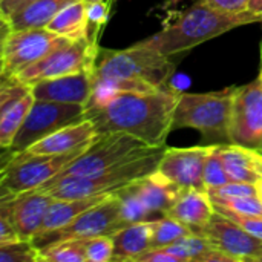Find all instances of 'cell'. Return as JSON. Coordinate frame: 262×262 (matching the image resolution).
Masks as SVG:
<instances>
[{
  "instance_id": "22",
  "label": "cell",
  "mask_w": 262,
  "mask_h": 262,
  "mask_svg": "<svg viewBox=\"0 0 262 262\" xmlns=\"http://www.w3.org/2000/svg\"><path fill=\"white\" fill-rule=\"evenodd\" d=\"M74 0H37L20 11L14 12L8 18L2 20L3 29H32V28H46L49 21Z\"/></svg>"
},
{
  "instance_id": "37",
  "label": "cell",
  "mask_w": 262,
  "mask_h": 262,
  "mask_svg": "<svg viewBox=\"0 0 262 262\" xmlns=\"http://www.w3.org/2000/svg\"><path fill=\"white\" fill-rule=\"evenodd\" d=\"M209 6H213L227 12H243L249 9L250 0H201Z\"/></svg>"
},
{
  "instance_id": "11",
  "label": "cell",
  "mask_w": 262,
  "mask_h": 262,
  "mask_svg": "<svg viewBox=\"0 0 262 262\" xmlns=\"http://www.w3.org/2000/svg\"><path fill=\"white\" fill-rule=\"evenodd\" d=\"M123 227H126V224L121 220L120 200L114 192L104 201L83 212L72 223L54 232L38 235L32 239V243L37 247H43L46 244L64 239H89L101 235L112 236Z\"/></svg>"
},
{
  "instance_id": "41",
  "label": "cell",
  "mask_w": 262,
  "mask_h": 262,
  "mask_svg": "<svg viewBox=\"0 0 262 262\" xmlns=\"http://www.w3.org/2000/svg\"><path fill=\"white\" fill-rule=\"evenodd\" d=\"M249 11L256 12V14L262 15V0H250V3H249Z\"/></svg>"
},
{
  "instance_id": "39",
  "label": "cell",
  "mask_w": 262,
  "mask_h": 262,
  "mask_svg": "<svg viewBox=\"0 0 262 262\" xmlns=\"http://www.w3.org/2000/svg\"><path fill=\"white\" fill-rule=\"evenodd\" d=\"M135 262H180L177 256L170 255L166 249H150L140 255Z\"/></svg>"
},
{
  "instance_id": "2",
  "label": "cell",
  "mask_w": 262,
  "mask_h": 262,
  "mask_svg": "<svg viewBox=\"0 0 262 262\" xmlns=\"http://www.w3.org/2000/svg\"><path fill=\"white\" fill-rule=\"evenodd\" d=\"M258 21H262V15L249 9L243 12H227L209 6L204 2H198L184 11L173 23L137 41V45L172 57L187 52L230 29Z\"/></svg>"
},
{
  "instance_id": "8",
  "label": "cell",
  "mask_w": 262,
  "mask_h": 262,
  "mask_svg": "<svg viewBox=\"0 0 262 262\" xmlns=\"http://www.w3.org/2000/svg\"><path fill=\"white\" fill-rule=\"evenodd\" d=\"M72 40L63 37L48 28L32 29H3L2 52H0V75L9 78L28 66L49 55L52 51L71 43Z\"/></svg>"
},
{
  "instance_id": "30",
  "label": "cell",
  "mask_w": 262,
  "mask_h": 262,
  "mask_svg": "<svg viewBox=\"0 0 262 262\" xmlns=\"http://www.w3.org/2000/svg\"><path fill=\"white\" fill-rule=\"evenodd\" d=\"M227 183H230V178L226 172V167L220 154V144H216L204 166V186H206V190H212Z\"/></svg>"
},
{
  "instance_id": "12",
  "label": "cell",
  "mask_w": 262,
  "mask_h": 262,
  "mask_svg": "<svg viewBox=\"0 0 262 262\" xmlns=\"http://www.w3.org/2000/svg\"><path fill=\"white\" fill-rule=\"evenodd\" d=\"M230 143L250 149L262 146V77L235 88L230 114Z\"/></svg>"
},
{
  "instance_id": "6",
  "label": "cell",
  "mask_w": 262,
  "mask_h": 262,
  "mask_svg": "<svg viewBox=\"0 0 262 262\" xmlns=\"http://www.w3.org/2000/svg\"><path fill=\"white\" fill-rule=\"evenodd\" d=\"M164 147V146H163ZM160 147L149 146L141 140L123 134L106 132L100 134L97 140L74 161H71L57 177H84L107 170L118 164H123L137 157H143L155 152ZM55 178V177H54Z\"/></svg>"
},
{
  "instance_id": "31",
  "label": "cell",
  "mask_w": 262,
  "mask_h": 262,
  "mask_svg": "<svg viewBox=\"0 0 262 262\" xmlns=\"http://www.w3.org/2000/svg\"><path fill=\"white\" fill-rule=\"evenodd\" d=\"M40 261L38 247L32 241L20 239L6 246H0V262H37Z\"/></svg>"
},
{
  "instance_id": "46",
  "label": "cell",
  "mask_w": 262,
  "mask_h": 262,
  "mask_svg": "<svg viewBox=\"0 0 262 262\" xmlns=\"http://www.w3.org/2000/svg\"><path fill=\"white\" fill-rule=\"evenodd\" d=\"M259 75H261V77H262V63H261V72H259Z\"/></svg>"
},
{
  "instance_id": "19",
  "label": "cell",
  "mask_w": 262,
  "mask_h": 262,
  "mask_svg": "<svg viewBox=\"0 0 262 262\" xmlns=\"http://www.w3.org/2000/svg\"><path fill=\"white\" fill-rule=\"evenodd\" d=\"M220 154L230 181L258 184L262 180V155L239 144H220Z\"/></svg>"
},
{
  "instance_id": "21",
  "label": "cell",
  "mask_w": 262,
  "mask_h": 262,
  "mask_svg": "<svg viewBox=\"0 0 262 262\" xmlns=\"http://www.w3.org/2000/svg\"><path fill=\"white\" fill-rule=\"evenodd\" d=\"M154 221H140L120 229L112 235L114 258L112 261H132L152 249Z\"/></svg>"
},
{
  "instance_id": "20",
  "label": "cell",
  "mask_w": 262,
  "mask_h": 262,
  "mask_svg": "<svg viewBox=\"0 0 262 262\" xmlns=\"http://www.w3.org/2000/svg\"><path fill=\"white\" fill-rule=\"evenodd\" d=\"M132 187L143 201V204L147 207V210L154 215L160 213L161 216L167 213L181 190L177 184L169 181L158 170L134 181Z\"/></svg>"
},
{
  "instance_id": "5",
  "label": "cell",
  "mask_w": 262,
  "mask_h": 262,
  "mask_svg": "<svg viewBox=\"0 0 262 262\" xmlns=\"http://www.w3.org/2000/svg\"><path fill=\"white\" fill-rule=\"evenodd\" d=\"M175 71L170 57L137 43L127 49L100 48L95 61L97 78L143 80L157 88H169L167 80Z\"/></svg>"
},
{
  "instance_id": "34",
  "label": "cell",
  "mask_w": 262,
  "mask_h": 262,
  "mask_svg": "<svg viewBox=\"0 0 262 262\" xmlns=\"http://www.w3.org/2000/svg\"><path fill=\"white\" fill-rule=\"evenodd\" d=\"M218 206H223L235 213L247 215V216H262V198L261 195H250V196H238V198H229L218 203H213Z\"/></svg>"
},
{
  "instance_id": "32",
  "label": "cell",
  "mask_w": 262,
  "mask_h": 262,
  "mask_svg": "<svg viewBox=\"0 0 262 262\" xmlns=\"http://www.w3.org/2000/svg\"><path fill=\"white\" fill-rule=\"evenodd\" d=\"M114 258V239L109 235L86 239V262H109Z\"/></svg>"
},
{
  "instance_id": "13",
  "label": "cell",
  "mask_w": 262,
  "mask_h": 262,
  "mask_svg": "<svg viewBox=\"0 0 262 262\" xmlns=\"http://www.w3.org/2000/svg\"><path fill=\"white\" fill-rule=\"evenodd\" d=\"M216 144L195 147H166L158 172L180 189L206 190L204 166Z\"/></svg>"
},
{
  "instance_id": "36",
  "label": "cell",
  "mask_w": 262,
  "mask_h": 262,
  "mask_svg": "<svg viewBox=\"0 0 262 262\" xmlns=\"http://www.w3.org/2000/svg\"><path fill=\"white\" fill-rule=\"evenodd\" d=\"M88 3V2H86ZM109 5L104 2L88 3V18H89V37L98 40V34L101 26L107 21Z\"/></svg>"
},
{
  "instance_id": "28",
  "label": "cell",
  "mask_w": 262,
  "mask_h": 262,
  "mask_svg": "<svg viewBox=\"0 0 262 262\" xmlns=\"http://www.w3.org/2000/svg\"><path fill=\"white\" fill-rule=\"evenodd\" d=\"M193 233L190 227L180 223L178 220L164 215L158 220H154V238H152V249H163L167 247L186 236Z\"/></svg>"
},
{
  "instance_id": "14",
  "label": "cell",
  "mask_w": 262,
  "mask_h": 262,
  "mask_svg": "<svg viewBox=\"0 0 262 262\" xmlns=\"http://www.w3.org/2000/svg\"><path fill=\"white\" fill-rule=\"evenodd\" d=\"M54 198L43 190H29L0 196V215L17 229L21 239L32 241L41 230L46 212Z\"/></svg>"
},
{
  "instance_id": "29",
  "label": "cell",
  "mask_w": 262,
  "mask_h": 262,
  "mask_svg": "<svg viewBox=\"0 0 262 262\" xmlns=\"http://www.w3.org/2000/svg\"><path fill=\"white\" fill-rule=\"evenodd\" d=\"M163 249H166L170 255L177 256L180 262H200L206 253H209L215 247L203 235L193 232L189 236Z\"/></svg>"
},
{
  "instance_id": "17",
  "label": "cell",
  "mask_w": 262,
  "mask_h": 262,
  "mask_svg": "<svg viewBox=\"0 0 262 262\" xmlns=\"http://www.w3.org/2000/svg\"><path fill=\"white\" fill-rule=\"evenodd\" d=\"M98 130L91 120H83L77 124H71L55 130L54 134L45 137L43 140L34 143L29 152L34 154H52V155H64V154H83L98 137Z\"/></svg>"
},
{
  "instance_id": "26",
  "label": "cell",
  "mask_w": 262,
  "mask_h": 262,
  "mask_svg": "<svg viewBox=\"0 0 262 262\" xmlns=\"http://www.w3.org/2000/svg\"><path fill=\"white\" fill-rule=\"evenodd\" d=\"M40 261L86 262V239H64L38 247Z\"/></svg>"
},
{
  "instance_id": "18",
  "label": "cell",
  "mask_w": 262,
  "mask_h": 262,
  "mask_svg": "<svg viewBox=\"0 0 262 262\" xmlns=\"http://www.w3.org/2000/svg\"><path fill=\"white\" fill-rule=\"evenodd\" d=\"M215 213L213 203L207 190L198 189H181L175 203L166 215L178 220L180 223L190 227L193 232L204 229Z\"/></svg>"
},
{
  "instance_id": "3",
  "label": "cell",
  "mask_w": 262,
  "mask_h": 262,
  "mask_svg": "<svg viewBox=\"0 0 262 262\" xmlns=\"http://www.w3.org/2000/svg\"><path fill=\"white\" fill-rule=\"evenodd\" d=\"M164 150L166 146L157 149L152 154L137 157L123 164L92 175L55 177L49 180L46 184H43L38 190L49 193L55 200H78L104 193H114L123 189L124 186L157 172Z\"/></svg>"
},
{
  "instance_id": "24",
  "label": "cell",
  "mask_w": 262,
  "mask_h": 262,
  "mask_svg": "<svg viewBox=\"0 0 262 262\" xmlns=\"http://www.w3.org/2000/svg\"><path fill=\"white\" fill-rule=\"evenodd\" d=\"M46 28L71 40L89 37L88 3L84 0L71 2L49 21Z\"/></svg>"
},
{
  "instance_id": "4",
  "label": "cell",
  "mask_w": 262,
  "mask_h": 262,
  "mask_svg": "<svg viewBox=\"0 0 262 262\" xmlns=\"http://www.w3.org/2000/svg\"><path fill=\"white\" fill-rule=\"evenodd\" d=\"M233 92L235 88L206 94H178L172 130L189 127L201 132L204 140H212L213 144H229Z\"/></svg>"
},
{
  "instance_id": "16",
  "label": "cell",
  "mask_w": 262,
  "mask_h": 262,
  "mask_svg": "<svg viewBox=\"0 0 262 262\" xmlns=\"http://www.w3.org/2000/svg\"><path fill=\"white\" fill-rule=\"evenodd\" d=\"M94 83L95 69H88L75 74L41 80L34 83L31 88L35 100L86 106L94 92Z\"/></svg>"
},
{
  "instance_id": "45",
  "label": "cell",
  "mask_w": 262,
  "mask_h": 262,
  "mask_svg": "<svg viewBox=\"0 0 262 262\" xmlns=\"http://www.w3.org/2000/svg\"><path fill=\"white\" fill-rule=\"evenodd\" d=\"M258 152H259V154H261V155H262V146H261V147H259V149H258Z\"/></svg>"
},
{
  "instance_id": "44",
  "label": "cell",
  "mask_w": 262,
  "mask_h": 262,
  "mask_svg": "<svg viewBox=\"0 0 262 262\" xmlns=\"http://www.w3.org/2000/svg\"><path fill=\"white\" fill-rule=\"evenodd\" d=\"M84 2H88V3H94V2H104V0H84Z\"/></svg>"
},
{
  "instance_id": "27",
  "label": "cell",
  "mask_w": 262,
  "mask_h": 262,
  "mask_svg": "<svg viewBox=\"0 0 262 262\" xmlns=\"http://www.w3.org/2000/svg\"><path fill=\"white\" fill-rule=\"evenodd\" d=\"M117 198L120 200V212H121V220L124 221L126 226L140 223V221H154L155 215L147 210V207L143 204L140 196L132 187V183L124 186L123 189L115 192ZM158 220V218H157Z\"/></svg>"
},
{
  "instance_id": "25",
  "label": "cell",
  "mask_w": 262,
  "mask_h": 262,
  "mask_svg": "<svg viewBox=\"0 0 262 262\" xmlns=\"http://www.w3.org/2000/svg\"><path fill=\"white\" fill-rule=\"evenodd\" d=\"M34 101H35V97L31 91L29 94H26L23 98L17 100L15 103L0 107V146L3 150L11 147Z\"/></svg>"
},
{
  "instance_id": "15",
  "label": "cell",
  "mask_w": 262,
  "mask_h": 262,
  "mask_svg": "<svg viewBox=\"0 0 262 262\" xmlns=\"http://www.w3.org/2000/svg\"><path fill=\"white\" fill-rule=\"evenodd\" d=\"M216 250H221L236 261H255L262 252V239L250 235L238 223L215 212L209 224L198 232Z\"/></svg>"
},
{
  "instance_id": "43",
  "label": "cell",
  "mask_w": 262,
  "mask_h": 262,
  "mask_svg": "<svg viewBox=\"0 0 262 262\" xmlns=\"http://www.w3.org/2000/svg\"><path fill=\"white\" fill-rule=\"evenodd\" d=\"M255 261H256V262H262V252H261V253H259V255H258V256H256V258H255Z\"/></svg>"
},
{
  "instance_id": "1",
  "label": "cell",
  "mask_w": 262,
  "mask_h": 262,
  "mask_svg": "<svg viewBox=\"0 0 262 262\" xmlns=\"http://www.w3.org/2000/svg\"><path fill=\"white\" fill-rule=\"evenodd\" d=\"M178 94L170 88L152 92H121L86 107V118L95 124L98 134L123 132L149 146L163 147L172 130Z\"/></svg>"
},
{
  "instance_id": "33",
  "label": "cell",
  "mask_w": 262,
  "mask_h": 262,
  "mask_svg": "<svg viewBox=\"0 0 262 262\" xmlns=\"http://www.w3.org/2000/svg\"><path fill=\"white\" fill-rule=\"evenodd\" d=\"M212 203H218L223 200L229 198H238V196H250V195H259L258 186L252 183H238V181H230L218 189L207 190Z\"/></svg>"
},
{
  "instance_id": "47",
  "label": "cell",
  "mask_w": 262,
  "mask_h": 262,
  "mask_svg": "<svg viewBox=\"0 0 262 262\" xmlns=\"http://www.w3.org/2000/svg\"><path fill=\"white\" fill-rule=\"evenodd\" d=\"M261 54H262V46H261Z\"/></svg>"
},
{
  "instance_id": "7",
  "label": "cell",
  "mask_w": 262,
  "mask_h": 262,
  "mask_svg": "<svg viewBox=\"0 0 262 262\" xmlns=\"http://www.w3.org/2000/svg\"><path fill=\"white\" fill-rule=\"evenodd\" d=\"M78 155L81 154L74 152L64 155H52L34 154L29 150L9 154V158L3 163L0 172L2 196L40 189L49 180L57 177Z\"/></svg>"
},
{
  "instance_id": "9",
  "label": "cell",
  "mask_w": 262,
  "mask_h": 262,
  "mask_svg": "<svg viewBox=\"0 0 262 262\" xmlns=\"http://www.w3.org/2000/svg\"><path fill=\"white\" fill-rule=\"evenodd\" d=\"M100 46L98 40L83 37L52 51L45 58L28 66L26 69L9 77L23 84L32 86L37 81L55 78L68 74H75L88 69H95V61ZM3 80V78H2Z\"/></svg>"
},
{
  "instance_id": "10",
  "label": "cell",
  "mask_w": 262,
  "mask_h": 262,
  "mask_svg": "<svg viewBox=\"0 0 262 262\" xmlns=\"http://www.w3.org/2000/svg\"><path fill=\"white\" fill-rule=\"evenodd\" d=\"M86 120L84 104H69L46 100H35L26 115L8 154H18L55 130Z\"/></svg>"
},
{
  "instance_id": "23",
  "label": "cell",
  "mask_w": 262,
  "mask_h": 262,
  "mask_svg": "<svg viewBox=\"0 0 262 262\" xmlns=\"http://www.w3.org/2000/svg\"><path fill=\"white\" fill-rule=\"evenodd\" d=\"M111 195L112 193H104V195L78 198V200H55L54 198L52 204L49 206V209L46 212V216H45V221H43V226H41V230L38 232V235L49 233V232L64 227L66 224L72 223L77 216H80L83 212H86L88 209L104 201Z\"/></svg>"
},
{
  "instance_id": "35",
  "label": "cell",
  "mask_w": 262,
  "mask_h": 262,
  "mask_svg": "<svg viewBox=\"0 0 262 262\" xmlns=\"http://www.w3.org/2000/svg\"><path fill=\"white\" fill-rule=\"evenodd\" d=\"M215 207V212L230 218L232 221L238 223L243 229H246L250 235L256 236L262 239V216H247V215H239V213H235L223 206H218V204H213Z\"/></svg>"
},
{
  "instance_id": "40",
  "label": "cell",
  "mask_w": 262,
  "mask_h": 262,
  "mask_svg": "<svg viewBox=\"0 0 262 262\" xmlns=\"http://www.w3.org/2000/svg\"><path fill=\"white\" fill-rule=\"evenodd\" d=\"M37 0H0V18L5 20L14 12L20 11L21 8L34 3Z\"/></svg>"
},
{
  "instance_id": "38",
  "label": "cell",
  "mask_w": 262,
  "mask_h": 262,
  "mask_svg": "<svg viewBox=\"0 0 262 262\" xmlns=\"http://www.w3.org/2000/svg\"><path fill=\"white\" fill-rule=\"evenodd\" d=\"M20 235L17 232V229L12 226V223L6 218L0 215V246H6L11 243H17L20 241Z\"/></svg>"
},
{
  "instance_id": "42",
  "label": "cell",
  "mask_w": 262,
  "mask_h": 262,
  "mask_svg": "<svg viewBox=\"0 0 262 262\" xmlns=\"http://www.w3.org/2000/svg\"><path fill=\"white\" fill-rule=\"evenodd\" d=\"M256 186H258V190H259V195H261V198H262V180L258 183V184H256Z\"/></svg>"
}]
</instances>
